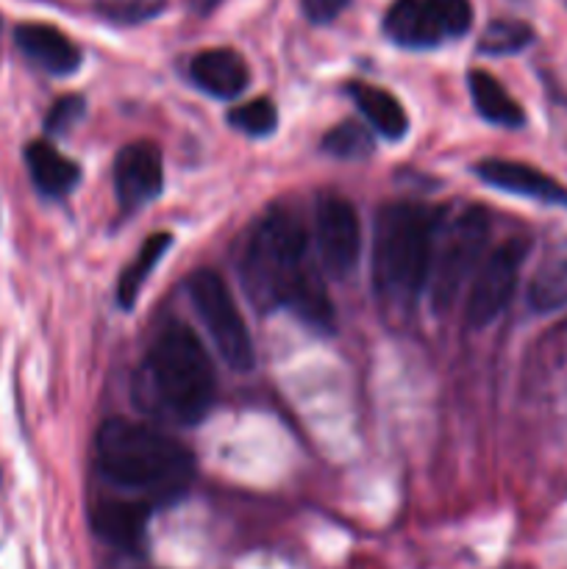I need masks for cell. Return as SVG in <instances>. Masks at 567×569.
I'll return each mask as SVG.
<instances>
[{
	"label": "cell",
	"instance_id": "1",
	"mask_svg": "<svg viewBox=\"0 0 567 569\" xmlns=\"http://www.w3.org/2000/svg\"><path fill=\"white\" fill-rule=\"evenodd\" d=\"M242 283L259 309L292 306L304 320L328 326L331 303L306 264V233L292 214H270L242 256Z\"/></svg>",
	"mask_w": 567,
	"mask_h": 569
},
{
	"label": "cell",
	"instance_id": "2",
	"mask_svg": "<svg viewBox=\"0 0 567 569\" xmlns=\"http://www.w3.org/2000/svg\"><path fill=\"white\" fill-rule=\"evenodd\" d=\"M98 467L106 481L145 495L148 503L176 498L195 476V459L183 445L131 420H109L100 428Z\"/></svg>",
	"mask_w": 567,
	"mask_h": 569
},
{
	"label": "cell",
	"instance_id": "3",
	"mask_svg": "<svg viewBox=\"0 0 567 569\" xmlns=\"http://www.w3.org/2000/svg\"><path fill=\"white\" fill-rule=\"evenodd\" d=\"M148 411L178 426H195L215 403V367L187 326H167L150 348L139 376Z\"/></svg>",
	"mask_w": 567,
	"mask_h": 569
},
{
	"label": "cell",
	"instance_id": "4",
	"mask_svg": "<svg viewBox=\"0 0 567 569\" xmlns=\"http://www.w3.org/2000/svg\"><path fill=\"white\" fill-rule=\"evenodd\" d=\"M434 217L417 203L384 206L376 220L372 281L387 303L406 306L431 272Z\"/></svg>",
	"mask_w": 567,
	"mask_h": 569
},
{
	"label": "cell",
	"instance_id": "5",
	"mask_svg": "<svg viewBox=\"0 0 567 569\" xmlns=\"http://www.w3.org/2000/svg\"><path fill=\"white\" fill-rule=\"evenodd\" d=\"M189 298H192L195 309H198L200 320H203L222 361L231 370H250L253 367V342H250V333L245 328V320L239 315L237 300H233L228 283L217 272L200 270L189 281Z\"/></svg>",
	"mask_w": 567,
	"mask_h": 569
},
{
	"label": "cell",
	"instance_id": "6",
	"mask_svg": "<svg viewBox=\"0 0 567 569\" xmlns=\"http://www.w3.org/2000/svg\"><path fill=\"white\" fill-rule=\"evenodd\" d=\"M489 237V217L484 209H467L454 222V228L445 237L442 250H439L437 267L431 276V298L437 309H450L459 298L467 278L481 264L484 248Z\"/></svg>",
	"mask_w": 567,
	"mask_h": 569
},
{
	"label": "cell",
	"instance_id": "7",
	"mask_svg": "<svg viewBox=\"0 0 567 569\" xmlns=\"http://www.w3.org/2000/svg\"><path fill=\"white\" fill-rule=\"evenodd\" d=\"M526 256L528 244L523 239H511V242L500 244L498 250H493L484 259V264L478 267L476 278L470 283V295H467V326L484 328L504 315L511 295H515L517 278H520V267L526 261Z\"/></svg>",
	"mask_w": 567,
	"mask_h": 569
},
{
	"label": "cell",
	"instance_id": "8",
	"mask_svg": "<svg viewBox=\"0 0 567 569\" xmlns=\"http://www.w3.org/2000/svg\"><path fill=\"white\" fill-rule=\"evenodd\" d=\"M317 248L331 276L342 278L354 272L361 250V226L348 200L337 194H322L317 200Z\"/></svg>",
	"mask_w": 567,
	"mask_h": 569
},
{
	"label": "cell",
	"instance_id": "9",
	"mask_svg": "<svg viewBox=\"0 0 567 569\" xmlns=\"http://www.w3.org/2000/svg\"><path fill=\"white\" fill-rule=\"evenodd\" d=\"M161 183H165V164L156 144L133 142L117 153L115 161V187L120 194V203L128 209L150 203L159 198Z\"/></svg>",
	"mask_w": 567,
	"mask_h": 569
},
{
	"label": "cell",
	"instance_id": "10",
	"mask_svg": "<svg viewBox=\"0 0 567 569\" xmlns=\"http://www.w3.org/2000/svg\"><path fill=\"white\" fill-rule=\"evenodd\" d=\"M476 176L484 183L495 189H504V192L517 194V198L539 200V203L548 206H567V189L559 181H554L550 176H545L543 170L531 164H523V161H509V159H487L476 164Z\"/></svg>",
	"mask_w": 567,
	"mask_h": 569
},
{
	"label": "cell",
	"instance_id": "11",
	"mask_svg": "<svg viewBox=\"0 0 567 569\" xmlns=\"http://www.w3.org/2000/svg\"><path fill=\"white\" fill-rule=\"evenodd\" d=\"M14 42L28 59L50 76H72L81 67V50L67 33L44 22H22L14 31Z\"/></svg>",
	"mask_w": 567,
	"mask_h": 569
},
{
	"label": "cell",
	"instance_id": "12",
	"mask_svg": "<svg viewBox=\"0 0 567 569\" xmlns=\"http://www.w3.org/2000/svg\"><path fill=\"white\" fill-rule=\"evenodd\" d=\"M189 76L203 92L215 98H237L245 92L250 81V70L242 56L231 48H211L203 50L189 64Z\"/></svg>",
	"mask_w": 567,
	"mask_h": 569
},
{
	"label": "cell",
	"instance_id": "13",
	"mask_svg": "<svg viewBox=\"0 0 567 569\" xmlns=\"http://www.w3.org/2000/svg\"><path fill=\"white\" fill-rule=\"evenodd\" d=\"M148 500H103L92 509V528L103 542L117 548H137L150 517Z\"/></svg>",
	"mask_w": 567,
	"mask_h": 569
},
{
	"label": "cell",
	"instance_id": "14",
	"mask_svg": "<svg viewBox=\"0 0 567 569\" xmlns=\"http://www.w3.org/2000/svg\"><path fill=\"white\" fill-rule=\"evenodd\" d=\"M384 31L400 48L422 50L434 48L445 39L437 17L431 14L426 0H395L384 17Z\"/></svg>",
	"mask_w": 567,
	"mask_h": 569
},
{
	"label": "cell",
	"instance_id": "15",
	"mask_svg": "<svg viewBox=\"0 0 567 569\" xmlns=\"http://www.w3.org/2000/svg\"><path fill=\"white\" fill-rule=\"evenodd\" d=\"M26 164L31 172L33 187L48 198H64L67 192L78 187L81 181V167L61 156L53 144L31 142L26 148Z\"/></svg>",
	"mask_w": 567,
	"mask_h": 569
},
{
	"label": "cell",
	"instance_id": "16",
	"mask_svg": "<svg viewBox=\"0 0 567 569\" xmlns=\"http://www.w3.org/2000/svg\"><path fill=\"white\" fill-rule=\"evenodd\" d=\"M356 106H359L361 114L367 117L372 128H376L381 137L387 139H404L409 131V117H406L404 106L381 87H372V83H354L350 87Z\"/></svg>",
	"mask_w": 567,
	"mask_h": 569
},
{
	"label": "cell",
	"instance_id": "17",
	"mask_svg": "<svg viewBox=\"0 0 567 569\" xmlns=\"http://www.w3.org/2000/svg\"><path fill=\"white\" fill-rule=\"evenodd\" d=\"M467 81H470L472 103H476V111L484 120L500 128H520L526 122L520 103L500 87L498 78L484 70H472Z\"/></svg>",
	"mask_w": 567,
	"mask_h": 569
},
{
	"label": "cell",
	"instance_id": "18",
	"mask_svg": "<svg viewBox=\"0 0 567 569\" xmlns=\"http://www.w3.org/2000/svg\"><path fill=\"white\" fill-rule=\"evenodd\" d=\"M170 244H172L170 233H156V237L145 239L139 256L131 261V264H128V270L122 272V278H120V289H117V295H120L122 309H133L139 289L145 287L148 276L156 270V264H159V259L167 253V248H170Z\"/></svg>",
	"mask_w": 567,
	"mask_h": 569
},
{
	"label": "cell",
	"instance_id": "19",
	"mask_svg": "<svg viewBox=\"0 0 567 569\" xmlns=\"http://www.w3.org/2000/svg\"><path fill=\"white\" fill-rule=\"evenodd\" d=\"M531 306L537 311H556L567 306V256L545 261L531 283Z\"/></svg>",
	"mask_w": 567,
	"mask_h": 569
},
{
	"label": "cell",
	"instance_id": "20",
	"mask_svg": "<svg viewBox=\"0 0 567 569\" xmlns=\"http://www.w3.org/2000/svg\"><path fill=\"white\" fill-rule=\"evenodd\" d=\"M534 42V31L528 22L523 20H493L481 33L478 50L489 56H506L520 53L523 48Z\"/></svg>",
	"mask_w": 567,
	"mask_h": 569
},
{
	"label": "cell",
	"instance_id": "21",
	"mask_svg": "<svg viewBox=\"0 0 567 569\" xmlns=\"http://www.w3.org/2000/svg\"><path fill=\"white\" fill-rule=\"evenodd\" d=\"M326 153L337 159H367L372 153V133L359 122H339L326 139H322Z\"/></svg>",
	"mask_w": 567,
	"mask_h": 569
},
{
	"label": "cell",
	"instance_id": "22",
	"mask_svg": "<svg viewBox=\"0 0 567 569\" xmlns=\"http://www.w3.org/2000/svg\"><path fill=\"white\" fill-rule=\"evenodd\" d=\"M228 120H231V126L237 128V131L248 133V137H270L278 126V111L276 106H272V100L259 98L231 109Z\"/></svg>",
	"mask_w": 567,
	"mask_h": 569
},
{
	"label": "cell",
	"instance_id": "23",
	"mask_svg": "<svg viewBox=\"0 0 567 569\" xmlns=\"http://www.w3.org/2000/svg\"><path fill=\"white\" fill-rule=\"evenodd\" d=\"M445 37H461L472 26L470 0H426Z\"/></svg>",
	"mask_w": 567,
	"mask_h": 569
},
{
	"label": "cell",
	"instance_id": "24",
	"mask_svg": "<svg viewBox=\"0 0 567 569\" xmlns=\"http://www.w3.org/2000/svg\"><path fill=\"white\" fill-rule=\"evenodd\" d=\"M167 0H98V11L115 22H142L159 14Z\"/></svg>",
	"mask_w": 567,
	"mask_h": 569
},
{
	"label": "cell",
	"instance_id": "25",
	"mask_svg": "<svg viewBox=\"0 0 567 569\" xmlns=\"http://www.w3.org/2000/svg\"><path fill=\"white\" fill-rule=\"evenodd\" d=\"M83 111H87L83 100L78 98V94H67V98L56 100L53 109L48 111L44 128H48V133H67L78 120H81Z\"/></svg>",
	"mask_w": 567,
	"mask_h": 569
},
{
	"label": "cell",
	"instance_id": "26",
	"mask_svg": "<svg viewBox=\"0 0 567 569\" xmlns=\"http://www.w3.org/2000/svg\"><path fill=\"white\" fill-rule=\"evenodd\" d=\"M350 0H304V14L311 22H331L348 9Z\"/></svg>",
	"mask_w": 567,
	"mask_h": 569
},
{
	"label": "cell",
	"instance_id": "27",
	"mask_svg": "<svg viewBox=\"0 0 567 569\" xmlns=\"http://www.w3.org/2000/svg\"><path fill=\"white\" fill-rule=\"evenodd\" d=\"M189 6H192L195 14L206 17V14H211V11H215L217 6H220V0H189Z\"/></svg>",
	"mask_w": 567,
	"mask_h": 569
}]
</instances>
